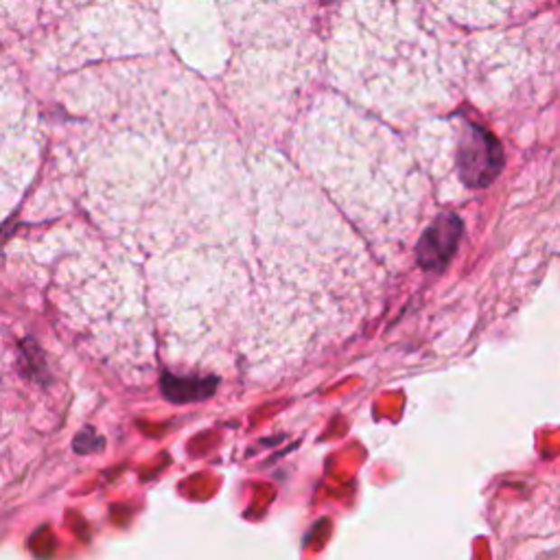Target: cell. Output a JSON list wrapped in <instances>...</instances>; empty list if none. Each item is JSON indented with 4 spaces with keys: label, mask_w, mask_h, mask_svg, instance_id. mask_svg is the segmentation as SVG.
<instances>
[{
    "label": "cell",
    "mask_w": 560,
    "mask_h": 560,
    "mask_svg": "<svg viewBox=\"0 0 560 560\" xmlns=\"http://www.w3.org/2000/svg\"><path fill=\"white\" fill-rule=\"evenodd\" d=\"M501 147L486 129L464 126L458 145V167L469 186H486L499 173Z\"/></svg>",
    "instance_id": "6da1fadb"
},
{
    "label": "cell",
    "mask_w": 560,
    "mask_h": 560,
    "mask_svg": "<svg viewBox=\"0 0 560 560\" xmlns=\"http://www.w3.org/2000/svg\"><path fill=\"white\" fill-rule=\"evenodd\" d=\"M460 232H462V224L455 217H443L435 221L418 243L420 263L425 267H443L458 243Z\"/></svg>",
    "instance_id": "7a4b0ae2"
}]
</instances>
